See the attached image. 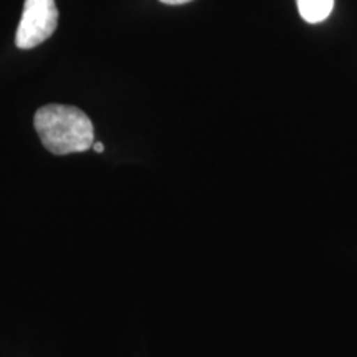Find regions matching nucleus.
<instances>
[{
	"mask_svg": "<svg viewBox=\"0 0 357 357\" xmlns=\"http://www.w3.org/2000/svg\"><path fill=\"white\" fill-rule=\"evenodd\" d=\"M33 126L45 149L56 155L84 153L95 142L91 119L75 106H42L35 113Z\"/></svg>",
	"mask_w": 357,
	"mask_h": 357,
	"instance_id": "nucleus-1",
	"label": "nucleus"
},
{
	"mask_svg": "<svg viewBox=\"0 0 357 357\" xmlns=\"http://www.w3.org/2000/svg\"><path fill=\"white\" fill-rule=\"evenodd\" d=\"M56 25L58 8L55 0H25L15 45L20 50H32L55 33Z\"/></svg>",
	"mask_w": 357,
	"mask_h": 357,
	"instance_id": "nucleus-2",
	"label": "nucleus"
},
{
	"mask_svg": "<svg viewBox=\"0 0 357 357\" xmlns=\"http://www.w3.org/2000/svg\"><path fill=\"white\" fill-rule=\"evenodd\" d=\"M298 10L307 24H321L331 15L334 0H296Z\"/></svg>",
	"mask_w": 357,
	"mask_h": 357,
	"instance_id": "nucleus-3",
	"label": "nucleus"
},
{
	"mask_svg": "<svg viewBox=\"0 0 357 357\" xmlns=\"http://www.w3.org/2000/svg\"><path fill=\"white\" fill-rule=\"evenodd\" d=\"M162 3H167V6H182V3H189L192 0H160Z\"/></svg>",
	"mask_w": 357,
	"mask_h": 357,
	"instance_id": "nucleus-4",
	"label": "nucleus"
},
{
	"mask_svg": "<svg viewBox=\"0 0 357 357\" xmlns=\"http://www.w3.org/2000/svg\"><path fill=\"white\" fill-rule=\"evenodd\" d=\"M93 149H95L98 154H101L102 151H105V146H102L101 142H93Z\"/></svg>",
	"mask_w": 357,
	"mask_h": 357,
	"instance_id": "nucleus-5",
	"label": "nucleus"
}]
</instances>
